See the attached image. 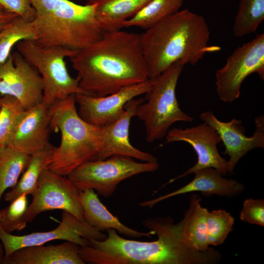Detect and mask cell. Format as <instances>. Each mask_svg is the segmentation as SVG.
Returning a JSON list of instances; mask_svg holds the SVG:
<instances>
[{
  "instance_id": "cell-1",
  "label": "cell",
  "mask_w": 264,
  "mask_h": 264,
  "mask_svg": "<svg viewBox=\"0 0 264 264\" xmlns=\"http://www.w3.org/2000/svg\"><path fill=\"white\" fill-rule=\"evenodd\" d=\"M142 224L154 232L156 240L126 239L109 229L105 240L89 239L88 245L80 246V258L92 264H216L221 259L220 253L211 247L199 252L187 246L182 236V220L174 223L171 217H156Z\"/></svg>"
},
{
  "instance_id": "cell-2",
  "label": "cell",
  "mask_w": 264,
  "mask_h": 264,
  "mask_svg": "<svg viewBox=\"0 0 264 264\" xmlns=\"http://www.w3.org/2000/svg\"><path fill=\"white\" fill-rule=\"evenodd\" d=\"M69 59L86 95L106 96L149 79L140 35L136 33L105 32Z\"/></svg>"
},
{
  "instance_id": "cell-3",
  "label": "cell",
  "mask_w": 264,
  "mask_h": 264,
  "mask_svg": "<svg viewBox=\"0 0 264 264\" xmlns=\"http://www.w3.org/2000/svg\"><path fill=\"white\" fill-rule=\"evenodd\" d=\"M139 35L149 79L177 62L195 65L206 54L221 49L209 44L210 31L204 17L188 9L163 19Z\"/></svg>"
},
{
  "instance_id": "cell-4",
  "label": "cell",
  "mask_w": 264,
  "mask_h": 264,
  "mask_svg": "<svg viewBox=\"0 0 264 264\" xmlns=\"http://www.w3.org/2000/svg\"><path fill=\"white\" fill-rule=\"evenodd\" d=\"M35 11L31 22L34 41L44 46L78 50L105 32L96 16V4L80 5L69 0H30Z\"/></svg>"
},
{
  "instance_id": "cell-5",
  "label": "cell",
  "mask_w": 264,
  "mask_h": 264,
  "mask_svg": "<svg viewBox=\"0 0 264 264\" xmlns=\"http://www.w3.org/2000/svg\"><path fill=\"white\" fill-rule=\"evenodd\" d=\"M76 105L73 94L51 106V129L60 132L61 141L47 168L66 176L82 164L96 159L104 137L103 127L84 120Z\"/></svg>"
},
{
  "instance_id": "cell-6",
  "label": "cell",
  "mask_w": 264,
  "mask_h": 264,
  "mask_svg": "<svg viewBox=\"0 0 264 264\" xmlns=\"http://www.w3.org/2000/svg\"><path fill=\"white\" fill-rule=\"evenodd\" d=\"M183 66L177 62L159 75L150 78L151 86L145 94L146 102L138 106L135 113L144 123L148 142L165 137L176 122L194 120L192 116L181 110L176 96V87Z\"/></svg>"
},
{
  "instance_id": "cell-7",
  "label": "cell",
  "mask_w": 264,
  "mask_h": 264,
  "mask_svg": "<svg viewBox=\"0 0 264 264\" xmlns=\"http://www.w3.org/2000/svg\"><path fill=\"white\" fill-rule=\"evenodd\" d=\"M18 52L41 75L44 83L43 103L50 107L55 102L76 94H84L79 78L69 73L65 58L77 50L61 46H44L33 40L25 39L16 45Z\"/></svg>"
},
{
  "instance_id": "cell-8",
  "label": "cell",
  "mask_w": 264,
  "mask_h": 264,
  "mask_svg": "<svg viewBox=\"0 0 264 264\" xmlns=\"http://www.w3.org/2000/svg\"><path fill=\"white\" fill-rule=\"evenodd\" d=\"M159 168L157 162L140 163L129 156L113 155L105 159L88 161L67 177L79 191L92 189L109 198L121 181L141 173L154 172Z\"/></svg>"
},
{
  "instance_id": "cell-9",
  "label": "cell",
  "mask_w": 264,
  "mask_h": 264,
  "mask_svg": "<svg viewBox=\"0 0 264 264\" xmlns=\"http://www.w3.org/2000/svg\"><path fill=\"white\" fill-rule=\"evenodd\" d=\"M256 73L264 80V34L236 48L224 66L215 72L216 91L220 99L232 103L240 95L241 85L249 75Z\"/></svg>"
},
{
  "instance_id": "cell-10",
  "label": "cell",
  "mask_w": 264,
  "mask_h": 264,
  "mask_svg": "<svg viewBox=\"0 0 264 264\" xmlns=\"http://www.w3.org/2000/svg\"><path fill=\"white\" fill-rule=\"evenodd\" d=\"M79 191L66 176L45 169L31 195L32 201L27 207L24 220L27 223L31 222L43 212L61 210L85 221Z\"/></svg>"
},
{
  "instance_id": "cell-11",
  "label": "cell",
  "mask_w": 264,
  "mask_h": 264,
  "mask_svg": "<svg viewBox=\"0 0 264 264\" xmlns=\"http://www.w3.org/2000/svg\"><path fill=\"white\" fill-rule=\"evenodd\" d=\"M62 220L54 229L17 236L5 232L0 225V240L4 250V258L17 250L27 246L44 244L54 240L71 241L80 246H86L89 240L103 241L107 234L92 227L66 211L62 212Z\"/></svg>"
},
{
  "instance_id": "cell-12",
  "label": "cell",
  "mask_w": 264,
  "mask_h": 264,
  "mask_svg": "<svg viewBox=\"0 0 264 264\" xmlns=\"http://www.w3.org/2000/svg\"><path fill=\"white\" fill-rule=\"evenodd\" d=\"M44 83L38 70L17 51L0 64V94L18 99L25 110L43 102Z\"/></svg>"
},
{
  "instance_id": "cell-13",
  "label": "cell",
  "mask_w": 264,
  "mask_h": 264,
  "mask_svg": "<svg viewBox=\"0 0 264 264\" xmlns=\"http://www.w3.org/2000/svg\"><path fill=\"white\" fill-rule=\"evenodd\" d=\"M165 144L182 141L190 144L195 151L197 163L184 173L170 179L164 186L207 168H212L222 176L228 174V161L219 154L217 145L221 142L217 132L210 126L203 122L195 127L182 129L174 128L170 129L166 136Z\"/></svg>"
},
{
  "instance_id": "cell-14",
  "label": "cell",
  "mask_w": 264,
  "mask_h": 264,
  "mask_svg": "<svg viewBox=\"0 0 264 264\" xmlns=\"http://www.w3.org/2000/svg\"><path fill=\"white\" fill-rule=\"evenodd\" d=\"M199 118L212 127L219 135L225 147L224 154L229 156L228 174H232L239 161L249 151L258 148H264V116L255 119L256 129L250 136L244 135L245 128L242 121L236 118L224 122L219 120L211 111H205Z\"/></svg>"
},
{
  "instance_id": "cell-15",
  "label": "cell",
  "mask_w": 264,
  "mask_h": 264,
  "mask_svg": "<svg viewBox=\"0 0 264 264\" xmlns=\"http://www.w3.org/2000/svg\"><path fill=\"white\" fill-rule=\"evenodd\" d=\"M150 79L139 84L125 87L118 91L101 97L75 94L79 116L93 126L103 127L117 120L123 113L125 105L151 89Z\"/></svg>"
},
{
  "instance_id": "cell-16",
  "label": "cell",
  "mask_w": 264,
  "mask_h": 264,
  "mask_svg": "<svg viewBox=\"0 0 264 264\" xmlns=\"http://www.w3.org/2000/svg\"><path fill=\"white\" fill-rule=\"evenodd\" d=\"M144 102L143 98H133L125 106L122 115L112 123L103 126L104 141L96 159L102 160L113 155H123L146 162H157L152 154L141 151L130 142L129 128L131 119L135 116L138 106Z\"/></svg>"
},
{
  "instance_id": "cell-17",
  "label": "cell",
  "mask_w": 264,
  "mask_h": 264,
  "mask_svg": "<svg viewBox=\"0 0 264 264\" xmlns=\"http://www.w3.org/2000/svg\"><path fill=\"white\" fill-rule=\"evenodd\" d=\"M51 117V106L43 103L26 110L9 146L28 155L45 147L50 143Z\"/></svg>"
},
{
  "instance_id": "cell-18",
  "label": "cell",
  "mask_w": 264,
  "mask_h": 264,
  "mask_svg": "<svg viewBox=\"0 0 264 264\" xmlns=\"http://www.w3.org/2000/svg\"><path fill=\"white\" fill-rule=\"evenodd\" d=\"M194 174V179L184 186L154 199L142 202L139 205L152 208L170 198L194 192H200L204 196L216 195L232 197L240 195L244 189L242 183L234 179L223 177L219 171L212 168L202 169Z\"/></svg>"
},
{
  "instance_id": "cell-19",
  "label": "cell",
  "mask_w": 264,
  "mask_h": 264,
  "mask_svg": "<svg viewBox=\"0 0 264 264\" xmlns=\"http://www.w3.org/2000/svg\"><path fill=\"white\" fill-rule=\"evenodd\" d=\"M80 245L71 241L57 245L44 244L20 248L2 264H85L79 255Z\"/></svg>"
},
{
  "instance_id": "cell-20",
  "label": "cell",
  "mask_w": 264,
  "mask_h": 264,
  "mask_svg": "<svg viewBox=\"0 0 264 264\" xmlns=\"http://www.w3.org/2000/svg\"><path fill=\"white\" fill-rule=\"evenodd\" d=\"M79 199L83 209L85 221L101 232L113 229L120 234L132 238H150L154 235L153 231L139 232L123 224L110 212L92 189L79 191Z\"/></svg>"
},
{
  "instance_id": "cell-21",
  "label": "cell",
  "mask_w": 264,
  "mask_h": 264,
  "mask_svg": "<svg viewBox=\"0 0 264 264\" xmlns=\"http://www.w3.org/2000/svg\"><path fill=\"white\" fill-rule=\"evenodd\" d=\"M201 198L193 194L190 197V207L184 214L182 236L184 242L190 248L205 252L211 247L208 243L206 216L208 210L201 206Z\"/></svg>"
},
{
  "instance_id": "cell-22",
  "label": "cell",
  "mask_w": 264,
  "mask_h": 264,
  "mask_svg": "<svg viewBox=\"0 0 264 264\" xmlns=\"http://www.w3.org/2000/svg\"><path fill=\"white\" fill-rule=\"evenodd\" d=\"M151 0H95L96 16L105 32L120 30Z\"/></svg>"
},
{
  "instance_id": "cell-23",
  "label": "cell",
  "mask_w": 264,
  "mask_h": 264,
  "mask_svg": "<svg viewBox=\"0 0 264 264\" xmlns=\"http://www.w3.org/2000/svg\"><path fill=\"white\" fill-rule=\"evenodd\" d=\"M55 147L50 143L30 155V158L16 185L6 193L4 199L11 202L22 195H31L35 190L42 172L46 168Z\"/></svg>"
},
{
  "instance_id": "cell-24",
  "label": "cell",
  "mask_w": 264,
  "mask_h": 264,
  "mask_svg": "<svg viewBox=\"0 0 264 264\" xmlns=\"http://www.w3.org/2000/svg\"><path fill=\"white\" fill-rule=\"evenodd\" d=\"M28 155L9 146L0 147V202L5 191L14 187L29 163Z\"/></svg>"
},
{
  "instance_id": "cell-25",
  "label": "cell",
  "mask_w": 264,
  "mask_h": 264,
  "mask_svg": "<svg viewBox=\"0 0 264 264\" xmlns=\"http://www.w3.org/2000/svg\"><path fill=\"white\" fill-rule=\"evenodd\" d=\"M184 0H151L136 15L123 22L121 29L138 27L146 29L178 11Z\"/></svg>"
},
{
  "instance_id": "cell-26",
  "label": "cell",
  "mask_w": 264,
  "mask_h": 264,
  "mask_svg": "<svg viewBox=\"0 0 264 264\" xmlns=\"http://www.w3.org/2000/svg\"><path fill=\"white\" fill-rule=\"evenodd\" d=\"M264 19V0H240L233 27L241 38L255 32Z\"/></svg>"
},
{
  "instance_id": "cell-27",
  "label": "cell",
  "mask_w": 264,
  "mask_h": 264,
  "mask_svg": "<svg viewBox=\"0 0 264 264\" xmlns=\"http://www.w3.org/2000/svg\"><path fill=\"white\" fill-rule=\"evenodd\" d=\"M25 39L34 40L31 22L19 16L14 18L0 29V64L5 62L11 53L13 46Z\"/></svg>"
},
{
  "instance_id": "cell-28",
  "label": "cell",
  "mask_w": 264,
  "mask_h": 264,
  "mask_svg": "<svg viewBox=\"0 0 264 264\" xmlns=\"http://www.w3.org/2000/svg\"><path fill=\"white\" fill-rule=\"evenodd\" d=\"M0 110V147L10 146L25 109L15 97L1 96Z\"/></svg>"
},
{
  "instance_id": "cell-29",
  "label": "cell",
  "mask_w": 264,
  "mask_h": 264,
  "mask_svg": "<svg viewBox=\"0 0 264 264\" xmlns=\"http://www.w3.org/2000/svg\"><path fill=\"white\" fill-rule=\"evenodd\" d=\"M206 223L209 246H218L224 242L232 230L234 218L224 210H214L208 211Z\"/></svg>"
},
{
  "instance_id": "cell-30",
  "label": "cell",
  "mask_w": 264,
  "mask_h": 264,
  "mask_svg": "<svg viewBox=\"0 0 264 264\" xmlns=\"http://www.w3.org/2000/svg\"><path fill=\"white\" fill-rule=\"evenodd\" d=\"M28 207L27 195L19 197L5 208L0 210V225L6 232L21 231L26 227L24 216Z\"/></svg>"
},
{
  "instance_id": "cell-31",
  "label": "cell",
  "mask_w": 264,
  "mask_h": 264,
  "mask_svg": "<svg viewBox=\"0 0 264 264\" xmlns=\"http://www.w3.org/2000/svg\"><path fill=\"white\" fill-rule=\"evenodd\" d=\"M241 220L248 223L264 226V200L246 199L240 212Z\"/></svg>"
},
{
  "instance_id": "cell-32",
  "label": "cell",
  "mask_w": 264,
  "mask_h": 264,
  "mask_svg": "<svg viewBox=\"0 0 264 264\" xmlns=\"http://www.w3.org/2000/svg\"><path fill=\"white\" fill-rule=\"evenodd\" d=\"M0 8L15 14L28 22H32L35 11L30 0H0Z\"/></svg>"
},
{
  "instance_id": "cell-33",
  "label": "cell",
  "mask_w": 264,
  "mask_h": 264,
  "mask_svg": "<svg viewBox=\"0 0 264 264\" xmlns=\"http://www.w3.org/2000/svg\"><path fill=\"white\" fill-rule=\"evenodd\" d=\"M17 16L15 14L5 10L0 11V29Z\"/></svg>"
},
{
  "instance_id": "cell-34",
  "label": "cell",
  "mask_w": 264,
  "mask_h": 264,
  "mask_svg": "<svg viewBox=\"0 0 264 264\" xmlns=\"http://www.w3.org/2000/svg\"><path fill=\"white\" fill-rule=\"evenodd\" d=\"M3 258H4V250H3L2 245H1L0 244V264L2 263Z\"/></svg>"
},
{
  "instance_id": "cell-35",
  "label": "cell",
  "mask_w": 264,
  "mask_h": 264,
  "mask_svg": "<svg viewBox=\"0 0 264 264\" xmlns=\"http://www.w3.org/2000/svg\"><path fill=\"white\" fill-rule=\"evenodd\" d=\"M87 1L86 4L92 3L95 0H85Z\"/></svg>"
},
{
  "instance_id": "cell-36",
  "label": "cell",
  "mask_w": 264,
  "mask_h": 264,
  "mask_svg": "<svg viewBox=\"0 0 264 264\" xmlns=\"http://www.w3.org/2000/svg\"><path fill=\"white\" fill-rule=\"evenodd\" d=\"M1 94H0V110L1 106Z\"/></svg>"
},
{
  "instance_id": "cell-37",
  "label": "cell",
  "mask_w": 264,
  "mask_h": 264,
  "mask_svg": "<svg viewBox=\"0 0 264 264\" xmlns=\"http://www.w3.org/2000/svg\"><path fill=\"white\" fill-rule=\"evenodd\" d=\"M1 10H2V9L0 8V11H1Z\"/></svg>"
}]
</instances>
